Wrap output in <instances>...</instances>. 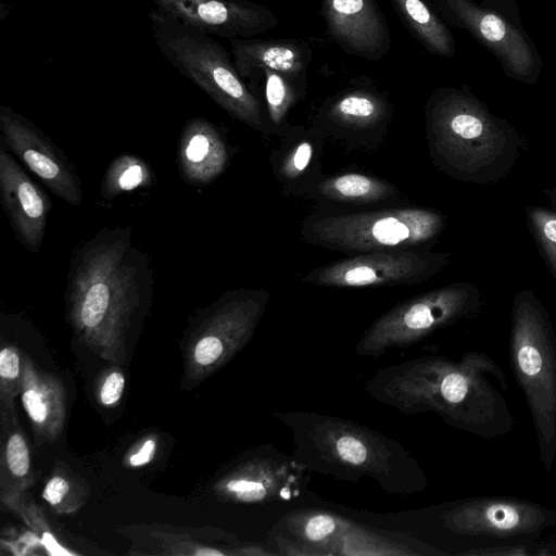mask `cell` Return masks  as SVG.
Masks as SVG:
<instances>
[{
    "instance_id": "cell-10",
    "label": "cell",
    "mask_w": 556,
    "mask_h": 556,
    "mask_svg": "<svg viewBox=\"0 0 556 556\" xmlns=\"http://www.w3.org/2000/svg\"><path fill=\"white\" fill-rule=\"evenodd\" d=\"M128 542L127 555L273 556L265 542H247L224 529L139 523L117 530Z\"/></svg>"
},
{
    "instance_id": "cell-22",
    "label": "cell",
    "mask_w": 556,
    "mask_h": 556,
    "mask_svg": "<svg viewBox=\"0 0 556 556\" xmlns=\"http://www.w3.org/2000/svg\"><path fill=\"white\" fill-rule=\"evenodd\" d=\"M442 554L406 533L375 529L354 523L342 534L333 555L344 556H417Z\"/></svg>"
},
{
    "instance_id": "cell-7",
    "label": "cell",
    "mask_w": 556,
    "mask_h": 556,
    "mask_svg": "<svg viewBox=\"0 0 556 556\" xmlns=\"http://www.w3.org/2000/svg\"><path fill=\"white\" fill-rule=\"evenodd\" d=\"M440 17L469 33L500 62L510 78L534 83L541 73V56L523 27L475 0H428Z\"/></svg>"
},
{
    "instance_id": "cell-30",
    "label": "cell",
    "mask_w": 556,
    "mask_h": 556,
    "mask_svg": "<svg viewBox=\"0 0 556 556\" xmlns=\"http://www.w3.org/2000/svg\"><path fill=\"white\" fill-rule=\"evenodd\" d=\"M458 509L478 516V521L468 522L460 528L457 532H465L472 530L473 527H486V529L495 531H511L518 529L522 521L521 510L519 507L508 503H493L486 505L483 510L476 513L469 506H459Z\"/></svg>"
},
{
    "instance_id": "cell-23",
    "label": "cell",
    "mask_w": 556,
    "mask_h": 556,
    "mask_svg": "<svg viewBox=\"0 0 556 556\" xmlns=\"http://www.w3.org/2000/svg\"><path fill=\"white\" fill-rule=\"evenodd\" d=\"M308 194L339 204L368 205L399 197L394 185L361 173H344L319 178Z\"/></svg>"
},
{
    "instance_id": "cell-26",
    "label": "cell",
    "mask_w": 556,
    "mask_h": 556,
    "mask_svg": "<svg viewBox=\"0 0 556 556\" xmlns=\"http://www.w3.org/2000/svg\"><path fill=\"white\" fill-rule=\"evenodd\" d=\"M153 180L150 165L134 154H119L106 167L101 182V197L112 200L137 188H148Z\"/></svg>"
},
{
    "instance_id": "cell-28",
    "label": "cell",
    "mask_w": 556,
    "mask_h": 556,
    "mask_svg": "<svg viewBox=\"0 0 556 556\" xmlns=\"http://www.w3.org/2000/svg\"><path fill=\"white\" fill-rule=\"evenodd\" d=\"M8 509L18 516L26 523L29 530L39 539L46 554H81L80 552L73 549V547H68L66 539L53 529L42 508L28 496V493L14 501Z\"/></svg>"
},
{
    "instance_id": "cell-6",
    "label": "cell",
    "mask_w": 556,
    "mask_h": 556,
    "mask_svg": "<svg viewBox=\"0 0 556 556\" xmlns=\"http://www.w3.org/2000/svg\"><path fill=\"white\" fill-rule=\"evenodd\" d=\"M312 472L292 454L273 444L250 450L232 460L213 483L217 501L226 504L288 507L311 493ZM302 507V506H301Z\"/></svg>"
},
{
    "instance_id": "cell-12",
    "label": "cell",
    "mask_w": 556,
    "mask_h": 556,
    "mask_svg": "<svg viewBox=\"0 0 556 556\" xmlns=\"http://www.w3.org/2000/svg\"><path fill=\"white\" fill-rule=\"evenodd\" d=\"M155 9L179 23L228 40L254 38L279 21L267 7L251 0H151Z\"/></svg>"
},
{
    "instance_id": "cell-24",
    "label": "cell",
    "mask_w": 556,
    "mask_h": 556,
    "mask_svg": "<svg viewBox=\"0 0 556 556\" xmlns=\"http://www.w3.org/2000/svg\"><path fill=\"white\" fill-rule=\"evenodd\" d=\"M394 12L409 34L429 52L452 58L454 37L428 0H390Z\"/></svg>"
},
{
    "instance_id": "cell-11",
    "label": "cell",
    "mask_w": 556,
    "mask_h": 556,
    "mask_svg": "<svg viewBox=\"0 0 556 556\" xmlns=\"http://www.w3.org/2000/svg\"><path fill=\"white\" fill-rule=\"evenodd\" d=\"M1 142L67 204L83 202L81 181L65 154L34 123L11 106H0Z\"/></svg>"
},
{
    "instance_id": "cell-18",
    "label": "cell",
    "mask_w": 556,
    "mask_h": 556,
    "mask_svg": "<svg viewBox=\"0 0 556 556\" xmlns=\"http://www.w3.org/2000/svg\"><path fill=\"white\" fill-rule=\"evenodd\" d=\"M21 402L37 440L54 442L66 421V392L63 382L42 370L23 353Z\"/></svg>"
},
{
    "instance_id": "cell-32",
    "label": "cell",
    "mask_w": 556,
    "mask_h": 556,
    "mask_svg": "<svg viewBox=\"0 0 556 556\" xmlns=\"http://www.w3.org/2000/svg\"><path fill=\"white\" fill-rule=\"evenodd\" d=\"M159 437L149 433L138 440L125 454L124 465L128 468H141L149 465L156 456Z\"/></svg>"
},
{
    "instance_id": "cell-17",
    "label": "cell",
    "mask_w": 556,
    "mask_h": 556,
    "mask_svg": "<svg viewBox=\"0 0 556 556\" xmlns=\"http://www.w3.org/2000/svg\"><path fill=\"white\" fill-rule=\"evenodd\" d=\"M392 113V104L382 91L357 85L327 99L317 111V121L337 135H368L384 128Z\"/></svg>"
},
{
    "instance_id": "cell-5",
    "label": "cell",
    "mask_w": 556,
    "mask_h": 556,
    "mask_svg": "<svg viewBox=\"0 0 556 556\" xmlns=\"http://www.w3.org/2000/svg\"><path fill=\"white\" fill-rule=\"evenodd\" d=\"M441 217L420 207L365 212L314 213L302 225V238L325 249L362 254L418 249L439 232Z\"/></svg>"
},
{
    "instance_id": "cell-20",
    "label": "cell",
    "mask_w": 556,
    "mask_h": 556,
    "mask_svg": "<svg viewBox=\"0 0 556 556\" xmlns=\"http://www.w3.org/2000/svg\"><path fill=\"white\" fill-rule=\"evenodd\" d=\"M282 135L285 140L271 157L274 173L290 192H308L319 179L321 132L295 126Z\"/></svg>"
},
{
    "instance_id": "cell-16",
    "label": "cell",
    "mask_w": 556,
    "mask_h": 556,
    "mask_svg": "<svg viewBox=\"0 0 556 556\" xmlns=\"http://www.w3.org/2000/svg\"><path fill=\"white\" fill-rule=\"evenodd\" d=\"M239 75L251 85L260 81L263 71H276L306 87L312 61L309 46L300 39H232L229 40Z\"/></svg>"
},
{
    "instance_id": "cell-34",
    "label": "cell",
    "mask_w": 556,
    "mask_h": 556,
    "mask_svg": "<svg viewBox=\"0 0 556 556\" xmlns=\"http://www.w3.org/2000/svg\"><path fill=\"white\" fill-rule=\"evenodd\" d=\"M483 4L497 11L516 26L522 27L517 0H481Z\"/></svg>"
},
{
    "instance_id": "cell-31",
    "label": "cell",
    "mask_w": 556,
    "mask_h": 556,
    "mask_svg": "<svg viewBox=\"0 0 556 556\" xmlns=\"http://www.w3.org/2000/svg\"><path fill=\"white\" fill-rule=\"evenodd\" d=\"M125 375L119 365L105 369L98 378L94 387L97 402L105 408L115 407L125 390Z\"/></svg>"
},
{
    "instance_id": "cell-13",
    "label": "cell",
    "mask_w": 556,
    "mask_h": 556,
    "mask_svg": "<svg viewBox=\"0 0 556 556\" xmlns=\"http://www.w3.org/2000/svg\"><path fill=\"white\" fill-rule=\"evenodd\" d=\"M330 37L346 53L381 60L391 48L388 22L376 0H320Z\"/></svg>"
},
{
    "instance_id": "cell-14",
    "label": "cell",
    "mask_w": 556,
    "mask_h": 556,
    "mask_svg": "<svg viewBox=\"0 0 556 556\" xmlns=\"http://www.w3.org/2000/svg\"><path fill=\"white\" fill-rule=\"evenodd\" d=\"M0 198L15 238L27 251L37 253L43 242L52 203L3 146L0 149Z\"/></svg>"
},
{
    "instance_id": "cell-8",
    "label": "cell",
    "mask_w": 556,
    "mask_h": 556,
    "mask_svg": "<svg viewBox=\"0 0 556 556\" xmlns=\"http://www.w3.org/2000/svg\"><path fill=\"white\" fill-rule=\"evenodd\" d=\"M454 290H435L403 301L377 317L355 346L358 356L377 358L404 350L452 320L460 308Z\"/></svg>"
},
{
    "instance_id": "cell-29",
    "label": "cell",
    "mask_w": 556,
    "mask_h": 556,
    "mask_svg": "<svg viewBox=\"0 0 556 556\" xmlns=\"http://www.w3.org/2000/svg\"><path fill=\"white\" fill-rule=\"evenodd\" d=\"M22 357L18 346L2 338L0 349V420L17 414L15 400L21 392Z\"/></svg>"
},
{
    "instance_id": "cell-9",
    "label": "cell",
    "mask_w": 556,
    "mask_h": 556,
    "mask_svg": "<svg viewBox=\"0 0 556 556\" xmlns=\"http://www.w3.org/2000/svg\"><path fill=\"white\" fill-rule=\"evenodd\" d=\"M438 255L418 249L356 254L315 268L302 280L334 288L417 285L438 268Z\"/></svg>"
},
{
    "instance_id": "cell-21",
    "label": "cell",
    "mask_w": 556,
    "mask_h": 556,
    "mask_svg": "<svg viewBox=\"0 0 556 556\" xmlns=\"http://www.w3.org/2000/svg\"><path fill=\"white\" fill-rule=\"evenodd\" d=\"M36 476L27 438L18 414L0 420V502L9 507L35 484Z\"/></svg>"
},
{
    "instance_id": "cell-33",
    "label": "cell",
    "mask_w": 556,
    "mask_h": 556,
    "mask_svg": "<svg viewBox=\"0 0 556 556\" xmlns=\"http://www.w3.org/2000/svg\"><path fill=\"white\" fill-rule=\"evenodd\" d=\"M517 362L520 370L529 377L536 375L543 364L540 351L532 345H523L519 349Z\"/></svg>"
},
{
    "instance_id": "cell-25",
    "label": "cell",
    "mask_w": 556,
    "mask_h": 556,
    "mask_svg": "<svg viewBox=\"0 0 556 556\" xmlns=\"http://www.w3.org/2000/svg\"><path fill=\"white\" fill-rule=\"evenodd\" d=\"M89 484L65 463L55 460L41 497L56 515H74L87 503Z\"/></svg>"
},
{
    "instance_id": "cell-4",
    "label": "cell",
    "mask_w": 556,
    "mask_h": 556,
    "mask_svg": "<svg viewBox=\"0 0 556 556\" xmlns=\"http://www.w3.org/2000/svg\"><path fill=\"white\" fill-rule=\"evenodd\" d=\"M268 301L266 290H228L193 316L181 339L182 390L198 387L245 348Z\"/></svg>"
},
{
    "instance_id": "cell-3",
    "label": "cell",
    "mask_w": 556,
    "mask_h": 556,
    "mask_svg": "<svg viewBox=\"0 0 556 556\" xmlns=\"http://www.w3.org/2000/svg\"><path fill=\"white\" fill-rule=\"evenodd\" d=\"M149 21L156 48L181 75L233 118L255 130L270 131L258 99L218 41L155 8Z\"/></svg>"
},
{
    "instance_id": "cell-2",
    "label": "cell",
    "mask_w": 556,
    "mask_h": 556,
    "mask_svg": "<svg viewBox=\"0 0 556 556\" xmlns=\"http://www.w3.org/2000/svg\"><path fill=\"white\" fill-rule=\"evenodd\" d=\"M273 417L290 430L292 455L312 473L349 482L371 479L391 495H413L427 486L413 454L367 426L305 410H276Z\"/></svg>"
},
{
    "instance_id": "cell-15",
    "label": "cell",
    "mask_w": 556,
    "mask_h": 556,
    "mask_svg": "<svg viewBox=\"0 0 556 556\" xmlns=\"http://www.w3.org/2000/svg\"><path fill=\"white\" fill-rule=\"evenodd\" d=\"M354 521L319 507H296L274 523L264 542L273 555L330 556Z\"/></svg>"
},
{
    "instance_id": "cell-35",
    "label": "cell",
    "mask_w": 556,
    "mask_h": 556,
    "mask_svg": "<svg viewBox=\"0 0 556 556\" xmlns=\"http://www.w3.org/2000/svg\"><path fill=\"white\" fill-rule=\"evenodd\" d=\"M544 233L552 241L556 243V220H548L544 225Z\"/></svg>"
},
{
    "instance_id": "cell-19",
    "label": "cell",
    "mask_w": 556,
    "mask_h": 556,
    "mask_svg": "<svg viewBox=\"0 0 556 556\" xmlns=\"http://www.w3.org/2000/svg\"><path fill=\"white\" fill-rule=\"evenodd\" d=\"M181 178L193 186L214 181L226 169L229 151L219 129L208 119H189L180 134L177 148Z\"/></svg>"
},
{
    "instance_id": "cell-1",
    "label": "cell",
    "mask_w": 556,
    "mask_h": 556,
    "mask_svg": "<svg viewBox=\"0 0 556 556\" xmlns=\"http://www.w3.org/2000/svg\"><path fill=\"white\" fill-rule=\"evenodd\" d=\"M154 293L149 255L129 227L99 230L74 251L65 312L76 340L102 359L122 365L129 339L148 314Z\"/></svg>"
},
{
    "instance_id": "cell-27",
    "label": "cell",
    "mask_w": 556,
    "mask_h": 556,
    "mask_svg": "<svg viewBox=\"0 0 556 556\" xmlns=\"http://www.w3.org/2000/svg\"><path fill=\"white\" fill-rule=\"evenodd\" d=\"M261 78H264L269 126L282 135L289 127L286 123L287 114L304 94L306 87L273 70L263 71Z\"/></svg>"
}]
</instances>
